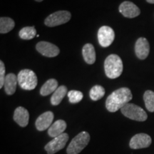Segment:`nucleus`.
Segmentation results:
<instances>
[{"label": "nucleus", "instance_id": "25", "mask_svg": "<svg viewBox=\"0 0 154 154\" xmlns=\"http://www.w3.org/2000/svg\"><path fill=\"white\" fill-rule=\"evenodd\" d=\"M5 66L2 61H0V88H2L5 81Z\"/></svg>", "mask_w": 154, "mask_h": 154}, {"label": "nucleus", "instance_id": "16", "mask_svg": "<svg viewBox=\"0 0 154 154\" xmlns=\"http://www.w3.org/2000/svg\"><path fill=\"white\" fill-rule=\"evenodd\" d=\"M66 123L63 120H57L52 124L48 129V134L50 137L55 138L63 134L66 128Z\"/></svg>", "mask_w": 154, "mask_h": 154}, {"label": "nucleus", "instance_id": "12", "mask_svg": "<svg viewBox=\"0 0 154 154\" xmlns=\"http://www.w3.org/2000/svg\"><path fill=\"white\" fill-rule=\"evenodd\" d=\"M54 118V116L51 111H47V112L43 113L36 120L35 126L36 129L39 131H44L49 129V127L52 125Z\"/></svg>", "mask_w": 154, "mask_h": 154}, {"label": "nucleus", "instance_id": "20", "mask_svg": "<svg viewBox=\"0 0 154 154\" xmlns=\"http://www.w3.org/2000/svg\"><path fill=\"white\" fill-rule=\"evenodd\" d=\"M15 22L9 17H1L0 18V33H8L14 28Z\"/></svg>", "mask_w": 154, "mask_h": 154}, {"label": "nucleus", "instance_id": "23", "mask_svg": "<svg viewBox=\"0 0 154 154\" xmlns=\"http://www.w3.org/2000/svg\"><path fill=\"white\" fill-rule=\"evenodd\" d=\"M143 100L147 110L150 112H154V92L148 90L144 93Z\"/></svg>", "mask_w": 154, "mask_h": 154}, {"label": "nucleus", "instance_id": "18", "mask_svg": "<svg viewBox=\"0 0 154 154\" xmlns=\"http://www.w3.org/2000/svg\"><path fill=\"white\" fill-rule=\"evenodd\" d=\"M67 93V88L65 86H60L57 88V89L53 93V95L51 96V103L53 106H57L60 104V103L62 101L64 96H66Z\"/></svg>", "mask_w": 154, "mask_h": 154}, {"label": "nucleus", "instance_id": "4", "mask_svg": "<svg viewBox=\"0 0 154 154\" xmlns=\"http://www.w3.org/2000/svg\"><path fill=\"white\" fill-rule=\"evenodd\" d=\"M90 141L88 132L82 131L73 138L66 149L67 154H79L86 148Z\"/></svg>", "mask_w": 154, "mask_h": 154}, {"label": "nucleus", "instance_id": "21", "mask_svg": "<svg viewBox=\"0 0 154 154\" xmlns=\"http://www.w3.org/2000/svg\"><path fill=\"white\" fill-rule=\"evenodd\" d=\"M19 35L22 39H32L36 36V29L34 26H25L19 31Z\"/></svg>", "mask_w": 154, "mask_h": 154}, {"label": "nucleus", "instance_id": "17", "mask_svg": "<svg viewBox=\"0 0 154 154\" xmlns=\"http://www.w3.org/2000/svg\"><path fill=\"white\" fill-rule=\"evenodd\" d=\"M82 54L84 61L88 64H93L96 61V51L91 44H86L82 49Z\"/></svg>", "mask_w": 154, "mask_h": 154}, {"label": "nucleus", "instance_id": "10", "mask_svg": "<svg viewBox=\"0 0 154 154\" xmlns=\"http://www.w3.org/2000/svg\"><path fill=\"white\" fill-rule=\"evenodd\" d=\"M36 49L38 53L47 57H57L60 53L59 47L47 42H39L36 44Z\"/></svg>", "mask_w": 154, "mask_h": 154}, {"label": "nucleus", "instance_id": "9", "mask_svg": "<svg viewBox=\"0 0 154 154\" xmlns=\"http://www.w3.org/2000/svg\"><path fill=\"white\" fill-rule=\"evenodd\" d=\"M152 140L149 135L138 134L133 136L130 140L129 146L132 149H140L148 148L151 146Z\"/></svg>", "mask_w": 154, "mask_h": 154}, {"label": "nucleus", "instance_id": "24", "mask_svg": "<svg viewBox=\"0 0 154 154\" xmlns=\"http://www.w3.org/2000/svg\"><path fill=\"white\" fill-rule=\"evenodd\" d=\"M67 96L69 97V102L72 103H79L83 99V97H84L82 92L76 91V90H72V91H69L68 94H67Z\"/></svg>", "mask_w": 154, "mask_h": 154}, {"label": "nucleus", "instance_id": "8", "mask_svg": "<svg viewBox=\"0 0 154 154\" xmlns=\"http://www.w3.org/2000/svg\"><path fill=\"white\" fill-rule=\"evenodd\" d=\"M115 38L114 31L110 26H103L98 32V40L102 47H108L113 43Z\"/></svg>", "mask_w": 154, "mask_h": 154}, {"label": "nucleus", "instance_id": "15", "mask_svg": "<svg viewBox=\"0 0 154 154\" xmlns=\"http://www.w3.org/2000/svg\"><path fill=\"white\" fill-rule=\"evenodd\" d=\"M17 84H18V79L16 75L12 73L7 74L6 76L5 84H4L5 93L9 96L13 95L16 91Z\"/></svg>", "mask_w": 154, "mask_h": 154}, {"label": "nucleus", "instance_id": "22", "mask_svg": "<svg viewBox=\"0 0 154 154\" xmlns=\"http://www.w3.org/2000/svg\"><path fill=\"white\" fill-rule=\"evenodd\" d=\"M105 95V89L103 86L96 85L91 88L89 92V96L93 101H98L103 97Z\"/></svg>", "mask_w": 154, "mask_h": 154}, {"label": "nucleus", "instance_id": "2", "mask_svg": "<svg viewBox=\"0 0 154 154\" xmlns=\"http://www.w3.org/2000/svg\"><path fill=\"white\" fill-rule=\"evenodd\" d=\"M124 66L121 57L116 54H111L104 61V70L108 78L116 79L122 74Z\"/></svg>", "mask_w": 154, "mask_h": 154}, {"label": "nucleus", "instance_id": "5", "mask_svg": "<svg viewBox=\"0 0 154 154\" xmlns=\"http://www.w3.org/2000/svg\"><path fill=\"white\" fill-rule=\"evenodd\" d=\"M121 113L127 118L137 121H145L148 118L147 113L142 108L134 103H128L121 109Z\"/></svg>", "mask_w": 154, "mask_h": 154}, {"label": "nucleus", "instance_id": "27", "mask_svg": "<svg viewBox=\"0 0 154 154\" xmlns=\"http://www.w3.org/2000/svg\"><path fill=\"white\" fill-rule=\"evenodd\" d=\"M35 1L38 2H42V1H43V0H35Z\"/></svg>", "mask_w": 154, "mask_h": 154}, {"label": "nucleus", "instance_id": "26", "mask_svg": "<svg viewBox=\"0 0 154 154\" xmlns=\"http://www.w3.org/2000/svg\"><path fill=\"white\" fill-rule=\"evenodd\" d=\"M146 2L150 4H154V0H146Z\"/></svg>", "mask_w": 154, "mask_h": 154}, {"label": "nucleus", "instance_id": "14", "mask_svg": "<svg viewBox=\"0 0 154 154\" xmlns=\"http://www.w3.org/2000/svg\"><path fill=\"white\" fill-rule=\"evenodd\" d=\"M13 119L15 122L21 127H26L29 121V113L25 108L19 106L15 109Z\"/></svg>", "mask_w": 154, "mask_h": 154}, {"label": "nucleus", "instance_id": "1", "mask_svg": "<svg viewBox=\"0 0 154 154\" xmlns=\"http://www.w3.org/2000/svg\"><path fill=\"white\" fill-rule=\"evenodd\" d=\"M132 98V93L129 88H120L108 96L106 101V107L109 112L114 113L128 103Z\"/></svg>", "mask_w": 154, "mask_h": 154}, {"label": "nucleus", "instance_id": "7", "mask_svg": "<svg viewBox=\"0 0 154 154\" xmlns=\"http://www.w3.org/2000/svg\"><path fill=\"white\" fill-rule=\"evenodd\" d=\"M69 138V134L63 133L60 136L54 138L53 140L49 141L47 145L44 146V149L48 154H54L60 150L63 149L66 146Z\"/></svg>", "mask_w": 154, "mask_h": 154}, {"label": "nucleus", "instance_id": "11", "mask_svg": "<svg viewBox=\"0 0 154 154\" xmlns=\"http://www.w3.org/2000/svg\"><path fill=\"white\" fill-rule=\"evenodd\" d=\"M119 9L121 14L127 18H134L140 14V9L131 2H124L119 6Z\"/></svg>", "mask_w": 154, "mask_h": 154}, {"label": "nucleus", "instance_id": "6", "mask_svg": "<svg viewBox=\"0 0 154 154\" xmlns=\"http://www.w3.org/2000/svg\"><path fill=\"white\" fill-rule=\"evenodd\" d=\"M72 18V14L68 11H58L49 15L45 20L44 24L49 27H54L59 25L66 24Z\"/></svg>", "mask_w": 154, "mask_h": 154}, {"label": "nucleus", "instance_id": "3", "mask_svg": "<svg viewBox=\"0 0 154 154\" xmlns=\"http://www.w3.org/2000/svg\"><path fill=\"white\" fill-rule=\"evenodd\" d=\"M17 79L19 86L24 90H34L37 86V76L35 73L30 69H23L20 71Z\"/></svg>", "mask_w": 154, "mask_h": 154}, {"label": "nucleus", "instance_id": "13", "mask_svg": "<svg viewBox=\"0 0 154 154\" xmlns=\"http://www.w3.org/2000/svg\"><path fill=\"white\" fill-rule=\"evenodd\" d=\"M150 46L146 38L140 37L138 38L135 44V53L136 57L140 60H144L149 54Z\"/></svg>", "mask_w": 154, "mask_h": 154}, {"label": "nucleus", "instance_id": "19", "mask_svg": "<svg viewBox=\"0 0 154 154\" xmlns=\"http://www.w3.org/2000/svg\"><path fill=\"white\" fill-rule=\"evenodd\" d=\"M58 88V82L54 79H50L42 86L40 89V94L43 96L49 95L54 93Z\"/></svg>", "mask_w": 154, "mask_h": 154}]
</instances>
